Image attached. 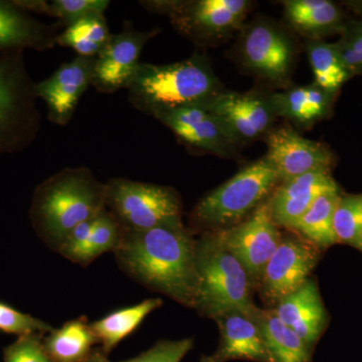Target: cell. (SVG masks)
Instances as JSON below:
<instances>
[{"instance_id":"1","label":"cell","mask_w":362,"mask_h":362,"mask_svg":"<svg viewBox=\"0 0 362 362\" xmlns=\"http://www.w3.org/2000/svg\"><path fill=\"white\" fill-rule=\"evenodd\" d=\"M113 252L121 270L136 283L194 308L197 290L195 239L185 226L123 230Z\"/></svg>"},{"instance_id":"2","label":"cell","mask_w":362,"mask_h":362,"mask_svg":"<svg viewBox=\"0 0 362 362\" xmlns=\"http://www.w3.org/2000/svg\"><path fill=\"white\" fill-rule=\"evenodd\" d=\"M105 209V183L90 169L66 168L35 188L30 220L37 237L58 252L76 226Z\"/></svg>"},{"instance_id":"3","label":"cell","mask_w":362,"mask_h":362,"mask_svg":"<svg viewBox=\"0 0 362 362\" xmlns=\"http://www.w3.org/2000/svg\"><path fill=\"white\" fill-rule=\"evenodd\" d=\"M125 89L131 103L152 117L181 107L206 106L223 92L209 59L199 54L168 65L140 63Z\"/></svg>"},{"instance_id":"4","label":"cell","mask_w":362,"mask_h":362,"mask_svg":"<svg viewBox=\"0 0 362 362\" xmlns=\"http://www.w3.org/2000/svg\"><path fill=\"white\" fill-rule=\"evenodd\" d=\"M197 290L194 309L214 319L228 310L250 311L255 306L251 279L226 250L214 230L195 239Z\"/></svg>"},{"instance_id":"5","label":"cell","mask_w":362,"mask_h":362,"mask_svg":"<svg viewBox=\"0 0 362 362\" xmlns=\"http://www.w3.org/2000/svg\"><path fill=\"white\" fill-rule=\"evenodd\" d=\"M280 183L275 169L263 157L204 195L192 211L190 221L206 232L238 225L263 204Z\"/></svg>"},{"instance_id":"6","label":"cell","mask_w":362,"mask_h":362,"mask_svg":"<svg viewBox=\"0 0 362 362\" xmlns=\"http://www.w3.org/2000/svg\"><path fill=\"white\" fill-rule=\"evenodd\" d=\"M37 99L23 51L0 54V156L23 151L37 137Z\"/></svg>"},{"instance_id":"7","label":"cell","mask_w":362,"mask_h":362,"mask_svg":"<svg viewBox=\"0 0 362 362\" xmlns=\"http://www.w3.org/2000/svg\"><path fill=\"white\" fill-rule=\"evenodd\" d=\"M106 209L126 230L182 226V204L173 188L127 178L105 183Z\"/></svg>"},{"instance_id":"8","label":"cell","mask_w":362,"mask_h":362,"mask_svg":"<svg viewBox=\"0 0 362 362\" xmlns=\"http://www.w3.org/2000/svg\"><path fill=\"white\" fill-rule=\"evenodd\" d=\"M149 11L166 14L175 30L194 42H214L242 28L252 4L247 0L144 1Z\"/></svg>"},{"instance_id":"9","label":"cell","mask_w":362,"mask_h":362,"mask_svg":"<svg viewBox=\"0 0 362 362\" xmlns=\"http://www.w3.org/2000/svg\"><path fill=\"white\" fill-rule=\"evenodd\" d=\"M214 232L244 267L254 287L258 288L267 264L283 237L272 218L268 199L242 223Z\"/></svg>"},{"instance_id":"10","label":"cell","mask_w":362,"mask_h":362,"mask_svg":"<svg viewBox=\"0 0 362 362\" xmlns=\"http://www.w3.org/2000/svg\"><path fill=\"white\" fill-rule=\"evenodd\" d=\"M242 65L259 77L276 85L289 81L294 64V47L280 28L268 21L247 25L240 40Z\"/></svg>"},{"instance_id":"11","label":"cell","mask_w":362,"mask_h":362,"mask_svg":"<svg viewBox=\"0 0 362 362\" xmlns=\"http://www.w3.org/2000/svg\"><path fill=\"white\" fill-rule=\"evenodd\" d=\"M317 247L297 235H283L269 259L258 289L264 301L276 305L302 287L318 263Z\"/></svg>"},{"instance_id":"12","label":"cell","mask_w":362,"mask_h":362,"mask_svg":"<svg viewBox=\"0 0 362 362\" xmlns=\"http://www.w3.org/2000/svg\"><path fill=\"white\" fill-rule=\"evenodd\" d=\"M266 141L268 150L264 158L275 169L281 182L314 171L331 173L334 165V154L327 146L307 139L290 126L270 130Z\"/></svg>"},{"instance_id":"13","label":"cell","mask_w":362,"mask_h":362,"mask_svg":"<svg viewBox=\"0 0 362 362\" xmlns=\"http://www.w3.org/2000/svg\"><path fill=\"white\" fill-rule=\"evenodd\" d=\"M235 144L252 141L270 132L276 118L269 96L221 92L206 105Z\"/></svg>"},{"instance_id":"14","label":"cell","mask_w":362,"mask_h":362,"mask_svg":"<svg viewBox=\"0 0 362 362\" xmlns=\"http://www.w3.org/2000/svg\"><path fill=\"white\" fill-rule=\"evenodd\" d=\"M158 33V30L139 32L131 21H126L122 32L111 35L96 57L93 87L107 94L125 89L140 64V54L145 45Z\"/></svg>"},{"instance_id":"15","label":"cell","mask_w":362,"mask_h":362,"mask_svg":"<svg viewBox=\"0 0 362 362\" xmlns=\"http://www.w3.org/2000/svg\"><path fill=\"white\" fill-rule=\"evenodd\" d=\"M95 64L96 58L77 56L35 84V94L47 105L51 122L59 126L70 122L81 97L92 86Z\"/></svg>"},{"instance_id":"16","label":"cell","mask_w":362,"mask_h":362,"mask_svg":"<svg viewBox=\"0 0 362 362\" xmlns=\"http://www.w3.org/2000/svg\"><path fill=\"white\" fill-rule=\"evenodd\" d=\"M185 144L220 157L233 156L235 144L204 106H187L153 116Z\"/></svg>"},{"instance_id":"17","label":"cell","mask_w":362,"mask_h":362,"mask_svg":"<svg viewBox=\"0 0 362 362\" xmlns=\"http://www.w3.org/2000/svg\"><path fill=\"white\" fill-rule=\"evenodd\" d=\"M221 340L213 354L216 362H271L263 335L250 311L228 310L214 318Z\"/></svg>"},{"instance_id":"18","label":"cell","mask_w":362,"mask_h":362,"mask_svg":"<svg viewBox=\"0 0 362 362\" xmlns=\"http://www.w3.org/2000/svg\"><path fill=\"white\" fill-rule=\"evenodd\" d=\"M337 187L328 171H314L282 181L268 199L272 218L279 228L291 230L319 195Z\"/></svg>"},{"instance_id":"19","label":"cell","mask_w":362,"mask_h":362,"mask_svg":"<svg viewBox=\"0 0 362 362\" xmlns=\"http://www.w3.org/2000/svg\"><path fill=\"white\" fill-rule=\"evenodd\" d=\"M273 310L313 352L328 322L316 281L309 279L302 287L281 300Z\"/></svg>"},{"instance_id":"20","label":"cell","mask_w":362,"mask_h":362,"mask_svg":"<svg viewBox=\"0 0 362 362\" xmlns=\"http://www.w3.org/2000/svg\"><path fill=\"white\" fill-rule=\"evenodd\" d=\"M58 26L47 25L14 4L0 0V54L11 51H47L56 45Z\"/></svg>"},{"instance_id":"21","label":"cell","mask_w":362,"mask_h":362,"mask_svg":"<svg viewBox=\"0 0 362 362\" xmlns=\"http://www.w3.org/2000/svg\"><path fill=\"white\" fill-rule=\"evenodd\" d=\"M335 94L315 83L274 93L269 101L276 117L288 119L302 128H308L327 118L332 110Z\"/></svg>"},{"instance_id":"22","label":"cell","mask_w":362,"mask_h":362,"mask_svg":"<svg viewBox=\"0 0 362 362\" xmlns=\"http://www.w3.org/2000/svg\"><path fill=\"white\" fill-rule=\"evenodd\" d=\"M283 4L288 23L308 40L340 35L346 25L340 7L329 0H288Z\"/></svg>"},{"instance_id":"23","label":"cell","mask_w":362,"mask_h":362,"mask_svg":"<svg viewBox=\"0 0 362 362\" xmlns=\"http://www.w3.org/2000/svg\"><path fill=\"white\" fill-rule=\"evenodd\" d=\"M250 313L261 329L271 362H312L311 350L273 309L255 305Z\"/></svg>"},{"instance_id":"24","label":"cell","mask_w":362,"mask_h":362,"mask_svg":"<svg viewBox=\"0 0 362 362\" xmlns=\"http://www.w3.org/2000/svg\"><path fill=\"white\" fill-rule=\"evenodd\" d=\"M47 354L54 362L84 361L99 340L93 332L87 317L68 321L54 328L42 338Z\"/></svg>"},{"instance_id":"25","label":"cell","mask_w":362,"mask_h":362,"mask_svg":"<svg viewBox=\"0 0 362 362\" xmlns=\"http://www.w3.org/2000/svg\"><path fill=\"white\" fill-rule=\"evenodd\" d=\"M160 298H149L140 303L118 309L90 323L101 349L106 356L126 337H129L152 312L162 306Z\"/></svg>"},{"instance_id":"26","label":"cell","mask_w":362,"mask_h":362,"mask_svg":"<svg viewBox=\"0 0 362 362\" xmlns=\"http://www.w3.org/2000/svg\"><path fill=\"white\" fill-rule=\"evenodd\" d=\"M340 194L339 188L337 187L319 195L291 230L317 249H326L337 244L333 218Z\"/></svg>"},{"instance_id":"27","label":"cell","mask_w":362,"mask_h":362,"mask_svg":"<svg viewBox=\"0 0 362 362\" xmlns=\"http://www.w3.org/2000/svg\"><path fill=\"white\" fill-rule=\"evenodd\" d=\"M110 37L104 14H92L64 28L57 37L56 44L70 47L78 56L96 58Z\"/></svg>"},{"instance_id":"28","label":"cell","mask_w":362,"mask_h":362,"mask_svg":"<svg viewBox=\"0 0 362 362\" xmlns=\"http://www.w3.org/2000/svg\"><path fill=\"white\" fill-rule=\"evenodd\" d=\"M306 52L315 84L331 94L338 90L350 78L354 77L343 63L335 44L322 40H308Z\"/></svg>"},{"instance_id":"29","label":"cell","mask_w":362,"mask_h":362,"mask_svg":"<svg viewBox=\"0 0 362 362\" xmlns=\"http://www.w3.org/2000/svg\"><path fill=\"white\" fill-rule=\"evenodd\" d=\"M337 242L362 252V194H340L334 218Z\"/></svg>"},{"instance_id":"30","label":"cell","mask_w":362,"mask_h":362,"mask_svg":"<svg viewBox=\"0 0 362 362\" xmlns=\"http://www.w3.org/2000/svg\"><path fill=\"white\" fill-rule=\"evenodd\" d=\"M122 233L120 223L107 209L98 214L90 239L78 257V265L87 267L105 252L115 251Z\"/></svg>"},{"instance_id":"31","label":"cell","mask_w":362,"mask_h":362,"mask_svg":"<svg viewBox=\"0 0 362 362\" xmlns=\"http://www.w3.org/2000/svg\"><path fill=\"white\" fill-rule=\"evenodd\" d=\"M108 0H54L47 2L45 16L56 18L59 25L66 28L81 18L92 14H104Z\"/></svg>"},{"instance_id":"32","label":"cell","mask_w":362,"mask_h":362,"mask_svg":"<svg viewBox=\"0 0 362 362\" xmlns=\"http://www.w3.org/2000/svg\"><path fill=\"white\" fill-rule=\"evenodd\" d=\"M54 330L49 323L30 314L23 313L11 305L0 302V331L18 337L30 334H42Z\"/></svg>"},{"instance_id":"33","label":"cell","mask_w":362,"mask_h":362,"mask_svg":"<svg viewBox=\"0 0 362 362\" xmlns=\"http://www.w3.org/2000/svg\"><path fill=\"white\" fill-rule=\"evenodd\" d=\"M335 42L338 54L351 75H362V21H350Z\"/></svg>"},{"instance_id":"34","label":"cell","mask_w":362,"mask_h":362,"mask_svg":"<svg viewBox=\"0 0 362 362\" xmlns=\"http://www.w3.org/2000/svg\"><path fill=\"white\" fill-rule=\"evenodd\" d=\"M194 345V340L192 338L161 340L139 356L121 362H180Z\"/></svg>"},{"instance_id":"35","label":"cell","mask_w":362,"mask_h":362,"mask_svg":"<svg viewBox=\"0 0 362 362\" xmlns=\"http://www.w3.org/2000/svg\"><path fill=\"white\" fill-rule=\"evenodd\" d=\"M42 334L18 337L4 349V362H54L45 351Z\"/></svg>"},{"instance_id":"36","label":"cell","mask_w":362,"mask_h":362,"mask_svg":"<svg viewBox=\"0 0 362 362\" xmlns=\"http://www.w3.org/2000/svg\"><path fill=\"white\" fill-rule=\"evenodd\" d=\"M95 218L92 220L83 221L78 223L69 233L66 238L65 242L62 245L61 249L59 250L58 254L61 255L64 258L77 264L78 257L86 245L88 240L90 239V233H92L93 228H94Z\"/></svg>"},{"instance_id":"37","label":"cell","mask_w":362,"mask_h":362,"mask_svg":"<svg viewBox=\"0 0 362 362\" xmlns=\"http://www.w3.org/2000/svg\"><path fill=\"white\" fill-rule=\"evenodd\" d=\"M82 362H112L109 361L108 356L104 354L103 350L100 349H94L93 351L90 352L89 356L85 359L84 361Z\"/></svg>"},{"instance_id":"38","label":"cell","mask_w":362,"mask_h":362,"mask_svg":"<svg viewBox=\"0 0 362 362\" xmlns=\"http://www.w3.org/2000/svg\"><path fill=\"white\" fill-rule=\"evenodd\" d=\"M349 6L351 7L356 13L362 16V1H352L349 2Z\"/></svg>"},{"instance_id":"39","label":"cell","mask_w":362,"mask_h":362,"mask_svg":"<svg viewBox=\"0 0 362 362\" xmlns=\"http://www.w3.org/2000/svg\"><path fill=\"white\" fill-rule=\"evenodd\" d=\"M199 362H216L213 356H202Z\"/></svg>"}]
</instances>
